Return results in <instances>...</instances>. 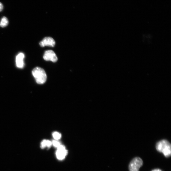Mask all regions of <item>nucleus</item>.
<instances>
[{
	"mask_svg": "<svg viewBox=\"0 0 171 171\" xmlns=\"http://www.w3.org/2000/svg\"><path fill=\"white\" fill-rule=\"evenodd\" d=\"M157 151L162 153L166 158H169L171 155V145L167 140H163L159 141L156 145Z\"/></svg>",
	"mask_w": 171,
	"mask_h": 171,
	"instance_id": "nucleus-1",
	"label": "nucleus"
},
{
	"mask_svg": "<svg viewBox=\"0 0 171 171\" xmlns=\"http://www.w3.org/2000/svg\"><path fill=\"white\" fill-rule=\"evenodd\" d=\"M32 74L38 84H43L46 81V74L42 68L39 67L34 68L32 71Z\"/></svg>",
	"mask_w": 171,
	"mask_h": 171,
	"instance_id": "nucleus-2",
	"label": "nucleus"
},
{
	"mask_svg": "<svg viewBox=\"0 0 171 171\" xmlns=\"http://www.w3.org/2000/svg\"><path fill=\"white\" fill-rule=\"evenodd\" d=\"M143 164V162L141 158L136 157L130 162L129 165V171H139L140 168Z\"/></svg>",
	"mask_w": 171,
	"mask_h": 171,
	"instance_id": "nucleus-3",
	"label": "nucleus"
},
{
	"mask_svg": "<svg viewBox=\"0 0 171 171\" xmlns=\"http://www.w3.org/2000/svg\"><path fill=\"white\" fill-rule=\"evenodd\" d=\"M44 60L46 61H51L54 62H56L58 60L55 53L52 50H48L45 51L44 55Z\"/></svg>",
	"mask_w": 171,
	"mask_h": 171,
	"instance_id": "nucleus-4",
	"label": "nucleus"
},
{
	"mask_svg": "<svg viewBox=\"0 0 171 171\" xmlns=\"http://www.w3.org/2000/svg\"><path fill=\"white\" fill-rule=\"evenodd\" d=\"M68 152L66 149L65 147L61 145L58 148V150L56 152V156L57 158L62 160L64 159L67 154Z\"/></svg>",
	"mask_w": 171,
	"mask_h": 171,
	"instance_id": "nucleus-5",
	"label": "nucleus"
},
{
	"mask_svg": "<svg viewBox=\"0 0 171 171\" xmlns=\"http://www.w3.org/2000/svg\"><path fill=\"white\" fill-rule=\"evenodd\" d=\"M55 41L54 39L50 37L45 38L39 44L42 47L49 46L53 47L55 45Z\"/></svg>",
	"mask_w": 171,
	"mask_h": 171,
	"instance_id": "nucleus-6",
	"label": "nucleus"
},
{
	"mask_svg": "<svg viewBox=\"0 0 171 171\" xmlns=\"http://www.w3.org/2000/svg\"><path fill=\"white\" fill-rule=\"evenodd\" d=\"M25 58V55L22 53L19 54L16 57V64L17 67L22 68L24 66V59Z\"/></svg>",
	"mask_w": 171,
	"mask_h": 171,
	"instance_id": "nucleus-7",
	"label": "nucleus"
},
{
	"mask_svg": "<svg viewBox=\"0 0 171 171\" xmlns=\"http://www.w3.org/2000/svg\"><path fill=\"white\" fill-rule=\"evenodd\" d=\"M9 23L8 20L7 18L5 16H4L2 19L1 22H0V26L2 27H6Z\"/></svg>",
	"mask_w": 171,
	"mask_h": 171,
	"instance_id": "nucleus-8",
	"label": "nucleus"
},
{
	"mask_svg": "<svg viewBox=\"0 0 171 171\" xmlns=\"http://www.w3.org/2000/svg\"><path fill=\"white\" fill-rule=\"evenodd\" d=\"M53 138L56 140L60 139L61 137V135L59 133L57 132H54L52 134Z\"/></svg>",
	"mask_w": 171,
	"mask_h": 171,
	"instance_id": "nucleus-9",
	"label": "nucleus"
},
{
	"mask_svg": "<svg viewBox=\"0 0 171 171\" xmlns=\"http://www.w3.org/2000/svg\"><path fill=\"white\" fill-rule=\"evenodd\" d=\"M47 140H44L42 141L41 144V147L42 149L47 147Z\"/></svg>",
	"mask_w": 171,
	"mask_h": 171,
	"instance_id": "nucleus-10",
	"label": "nucleus"
},
{
	"mask_svg": "<svg viewBox=\"0 0 171 171\" xmlns=\"http://www.w3.org/2000/svg\"><path fill=\"white\" fill-rule=\"evenodd\" d=\"M52 142V144L55 147L58 148L61 145L60 142L56 140H53Z\"/></svg>",
	"mask_w": 171,
	"mask_h": 171,
	"instance_id": "nucleus-11",
	"label": "nucleus"
},
{
	"mask_svg": "<svg viewBox=\"0 0 171 171\" xmlns=\"http://www.w3.org/2000/svg\"><path fill=\"white\" fill-rule=\"evenodd\" d=\"M3 8V6L2 4L0 2V11H2Z\"/></svg>",
	"mask_w": 171,
	"mask_h": 171,
	"instance_id": "nucleus-12",
	"label": "nucleus"
},
{
	"mask_svg": "<svg viewBox=\"0 0 171 171\" xmlns=\"http://www.w3.org/2000/svg\"><path fill=\"white\" fill-rule=\"evenodd\" d=\"M152 171H162L160 169H157L153 170H152Z\"/></svg>",
	"mask_w": 171,
	"mask_h": 171,
	"instance_id": "nucleus-13",
	"label": "nucleus"
}]
</instances>
